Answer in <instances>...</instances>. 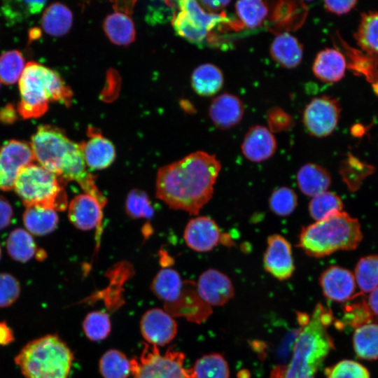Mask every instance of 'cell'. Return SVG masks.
Segmentation results:
<instances>
[{"instance_id": "37", "label": "cell", "mask_w": 378, "mask_h": 378, "mask_svg": "<svg viewBox=\"0 0 378 378\" xmlns=\"http://www.w3.org/2000/svg\"><path fill=\"white\" fill-rule=\"evenodd\" d=\"M343 202L335 193L325 191L312 197L308 210L310 216L316 221L342 211Z\"/></svg>"}, {"instance_id": "42", "label": "cell", "mask_w": 378, "mask_h": 378, "mask_svg": "<svg viewBox=\"0 0 378 378\" xmlns=\"http://www.w3.org/2000/svg\"><path fill=\"white\" fill-rule=\"evenodd\" d=\"M24 59L18 50H10L0 55V82L13 85L19 80L24 71Z\"/></svg>"}, {"instance_id": "4", "label": "cell", "mask_w": 378, "mask_h": 378, "mask_svg": "<svg viewBox=\"0 0 378 378\" xmlns=\"http://www.w3.org/2000/svg\"><path fill=\"white\" fill-rule=\"evenodd\" d=\"M20 100L16 107L24 119L46 113L50 102L69 106L73 92L55 71L34 61L28 62L18 80Z\"/></svg>"}, {"instance_id": "52", "label": "cell", "mask_w": 378, "mask_h": 378, "mask_svg": "<svg viewBox=\"0 0 378 378\" xmlns=\"http://www.w3.org/2000/svg\"><path fill=\"white\" fill-rule=\"evenodd\" d=\"M14 341L11 328L5 321H0V346H6Z\"/></svg>"}, {"instance_id": "3", "label": "cell", "mask_w": 378, "mask_h": 378, "mask_svg": "<svg viewBox=\"0 0 378 378\" xmlns=\"http://www.w3.org/2000/svg\"><path fill=\"white\" fill-rule=\"evenodd\" d=\"M303 327L293 346L287 365H277L270 378H315V374L330 351L333 340L328 328L333 321L331 310L318 303L311 316L303 318Z\"/></svg>"}, {"instance_id": "53", "label": "cell", "mask_w": 378, "mask_h": 378, "mask_svg": "<svg viewBox=\"0 0 378 378\" xmlns=\"http://www.w3.org/2000/svg\"><path fill=\"white\" fill-rule=\"evenodd\" d=\"M230 1L225 0H218V1H201L200 4H202L209 13H216L219 10H223L229 4Z\"/></svg>"}, {"instance_id": "54", "label": "cell", "mask_w": 378, "mask_h": 378, "mask_svg": "<svg viewBox=\"0 0 378 378\" xmlns=\"http://www.w3.org/2000/svg\"><path fill=\"white\" fill-rule=\"evenodd\" d=\"M368 304L371 312L378 316V286L370 292Z\"/></svg>"}, {"instance_id": "24", "label": "cell", "mask_w": 378, "mask_h": 378, "mask_svg": "<svg viewBox=\"0 0 378 378\" xmlns=\"http://www.w3.org/2000/svg\"><path fill=\"white\" fill-rule=\"evenodd\" d=\"M22 220L30 234L43 236L54 231L58 225L57 211L41 206H29L26 207Z\"/></svg>"}, {"instance_id": "22", "label": "cell", "mask_w": 378, "mask_h": 378, "mask_svg": "<svg viewBox=\"0 0 378 378\" xmlns=\"http://www.w3.org/2000/svg\"><path fill=\"white\" fill-rule=\"evenodd\" d=\"M270 53L273 59L281 66L292 69L300 64L303 48L297 38L288 32H283L274 38Z\"/></svg>"}, {"instance_id": "57", "label": "cell", "mask_w": 378, "mask_h": 378, "mask_svg": "<svg viewBox=\"0 0 378 378\" xmlns=\"http://www.w3.org/2000/svg\"><path fill=\"white\" fill-rule=\"evenodd\" d=\"M0 85H1V82H0Z\"/></svg>"}, {"instance_id": "20", "label": "cell", "mask_w": 378, "mask_h": 378, "mask_svg": "<svg viewBox=\"0 0 378 378\" xmlns=\"http://www.w3.org/2000/svg\"><path fill=\"white\" fill-rule=\"evenodd\" d=\"M90 133L89 140L81 143L83 158L88 169L94 171L108 167L115 158L113 144L96 132Z\"/></svg>"}, {"instance_id": "13", "label": "cell", "mask_w": 378, "mask_h": 378, "mask_svg": "<svg viewBox=\"0 0 378 378\" xmlns=\"http://www.w3.org/2000/svg\"><path fill=\"white\" fill-rule=\"evenodd\" d=\"M140 331L148 344L165 346L176 337L177 323L164 309L152 308L141 316Z\"/></svg>"}, {"instance_id": "7", "label": "cell", "mask_w": 378, "mask_h": 378, "mask_svg": "<svg viewBox=\"0 0 378 378\" xmlns=\"http://www.w3.org/2000/svg\"><path fill=\"white\" fill-rule=\"evenodd\" d=\"M13 189L26 207L41 206L57 211H64L68 206L64 184L41 165L31 163L22 167Z\"/></svg>"}, {"instance_id": "35", "label": "cell", "mask_w": 378, "mask_h": 378, "mask_svg": "<svg viewBox=\"0 0 378 378\" xmlns=\"http://www.w3.org/2000/svg\"><path fill=\"white\" fill-rule=\"evenodd\" d=\"M99 370L103 378H127L131 374L130 360L118 349H108L99 359Z\"/></svg>"}, {"instance_id": "19", "label": "cell", "mask_w": 378, "mask_h": 378, "mask_svg": "<svg viewBox=\"0 0 378 378\" xmlns=\"http://www.w3.org/2000/svg\"><path fill=\"white\" fill-rule=\"evenodd\" d=\"M242 102L235 95L224 93L216 97L211 104L209 116L220 129H229L241 120L244 115Z\"/></svg>"}, {"instance_id": "39", "label": "cell", "mask_w": 378, "mask_h": 378, "mask_svg": "<svg viewBox=\"0 0 378 378\" xmlns=\"http://www.w3.org/2000/svg\"><path fill=\"white\" fill-rule=\"evenodd\" d=\"M235 9L241 24L251 29L259 27L268 15L267 4L260 0L238 1Z\"/></svg>"}, {"instance_id": "56", "label": "cell", "mask_w": 378, "mask_h": 378, "mask_svg": "<svg viewBox=\"0 0 378 378\" xmlns=\"http://www.w3.org/2000/svg\"><path fill=\"white\" fill-rule=\"evenodd\" d=\"M1 246H0V259H1Z\"/></svg>"}, {"instance_id": "45", "label": "cell", "mask_w": 378, "mask_h": 378, "mask_svg": "<svg viewBox=\"0 0 378 378\" xmlns=\"http://www.w3.org/2000/svg\"><path fill=\"white\" fill-rule=\"evenodd\" d=\"M125 209L133 218H150L154 210L147 195L142 190H131L126 199Z\"/></svg>"}, {"instance_id": "1", "label": "cell", "mask_w": 378, "mask_h": 378, "mask_svg": "<svg viewBox=\"0 0 378 378\" xmlns=\"http://www.w3.org/2000/svg\"><path fill=\"white\" fill-rule=\"evenodd\" d=\"M220 169L215 155L192 153L158 169L156 195L170 208L196 215L212 197Z\"/></svg>"}, {"instance_id": "12", "label": "cell", "mask_w": 378, "mask_h": 378, "mask_svg": "<svg viewBox=\"0 0 378 378\" xmlns=\"http://www.w3.org/2000/svg\"><path fill=\"white\" fill-rule=\"evenodd\" d=\"M263 255L265 270L280 281L288 279L295 270L292 247L282 235L274 234L267 237Z\"/></svg>"}, {"instance_id": "48", "label": "cell", "mask_w": 378, "mask_h": 378, "mask_svg": "<svg viewBox=\"0 0 378 378\" xmlns=\"http://www.w3.org/2000/svg\"><path fill=\"white\" fill-rule=\"evenodd\" d=\"M344 319L356 328L365 323L373 322L372 312L368 303L360 300L356 303L345 306Z\"/></svg>"}, {"instance_id": "44", "label": "cell", "mask_w": 378, "mask_h": 378, "mask_svg": "<svg viewBox=\"0 0 378 378\" xmlns=\"http://www.w3.org/2000/svg\"><path fill=\"white\" fill-rule=\"evenodd\" d=\"M298 206V196L293 189L281 186L275 189L269 199L270 210L279 216L290 215Z\"/></svg>"}, {"instance_id": "32", "label": "cell", "mask_w": 378, "mask_h": 378, "mask_svg": "<svg viewBox=\"0 0 378 378\" xmlns=\"http://www.w3.org/2000/svg\"><path fill=\"white\" fill-rule=\"evenodd\" d=\"M354 38L364 52L378 55V11L361 14Z\"/></svg>"}, {"instance_id": "26", "label": "cell", "mask_w": 378, "mask_h": 378, "mask_svg": "<svg viewBox=\"0 0 378 378\" xmlns=\"http://www.w3.org/2000/svg\"><path fill=\"white\" fill-rule=\"evenodd\" d=\"M72 22L73 15L69 8L61 3L55 2L43 11L41 24L46 33L59 36L69 31Z\"/></svg>"}, {"instance_id": "9", "label": "cell", "mask_w": 378, "mask_h": 378, "mask_svg": "<svg viewBox=\"0 0 378 378\" xmlns=\"http://www.w3.org/2000/svg\"><path fill=\"white\" fill-rule=\"evenodd\" d=\"M341 113L337 99L330 96L314 98L306 106L302 120L308 132L316 137L330 135L336 128Z\"/></svg>"}, {"instance_id": "46", "label": "cell", "mask_w": 378, "mask_h": 378, "mask_svg": "<svg viewBox=\"0 0 378 378\" xmlns=\"http://www.w3.org/2000/svg\"><path fill=\"white\" fill-rule=\"evenodd\" d=\"M326 378H370L367 368L360 363L343 360L326 370Z\"/></svg>"}, {"instance_id": "17", "label": "cell", "mask_w": 378, "mask_h": 378, "mask_svg": "<svg viewBox=\"0 0 378 378\" xmlns=\"http://www.w3.org/2000/svg\"><path fill=\"white\" fill-rule=\"evenodd\" d=\"M100 202L87 193L76 195L68 205V217L78 229L90 230L97 227L102 219Z\"/></svg>"}, {"instance_id": "30", "label": "cell", "mask_w": 378, "mask_h": 378, "mask_svg": "<svg viewBox=\"0 0 378 378\" xmlns=\"http://www.w3.org/2000/svg\"><path fill=\"white\" fill-rule=\"evenodd\" d=\"M353 346L356 356L372 360L378 358V323L371 322L355 329Z\"/></svg>"}, {"instance_id": "29", "label": "cell", "mask_w": 378, "mask_h": 378, "mask_svg": "<svg viewBox=\"0 0 378 378\" xmlns=\"http://www.w3.org/2000/svg\"><path fill=\"white\" fill-rule=\"evenodd\" d=\"M348 57L347 66L357 75H363L372 84L378 82V55L363 52L351 48L340 38Z\"/></svg>"}, {"instance_id": "11", "label": "cell", "mask_w": 378, "mask_h": 378, "mask_svg": "<svg viewBox=\"0 0 378 378\" xmlns=\"http://www.w3.org/2000/svg\"><path fill=\"white\" fill-rule=\"evenodd\" d=\"M164 309L172 317H184L198 324L212 314L211 307L200 296L196 283L190 280L183 281L178 298L172 303L164 304Z\"/></svg>"}, {"instance_id": "6", "label": "cell", "mask_w": 378, "mask_h": 378, "mask_svg": "<svg viewBox=\"0 0 378 378\" xmlns=\"http://www.w3.org/2000/svg\"><path fill=\"white\" fill-rule=\"evenodd\" d=\"M74 360L71 349L56 334L29 342L15 357L25 378H69Z\"/></svg>"}, {"instance_id": "43", "label": "cell", "mask_w": 378, "mask_h": 378, "mask_svg": "<svg viewBox=\"0 0 378 378\" xmlns=\"http://www.w3.org/2000/svg\"><path fill=\"white\" fill-rule=\"evenodd\" d=\"M172 24L176 34L191 43L200 44L209 37V31L194 23L182 10L174 15Z\"/></svg>"}, {"instance_id": "34", "label": "cell", "mask_w": 378, "mask_h": 378, "mask_svg": "<svg viewBox=\"0 0 378 378\" xmlns=\"http://www.w3.org/2000/svg\"><path fill=\"white\" fill-rule=\"evenodd\" d=\"M44 1H6L0 7L2 17L10 25L22 22L41 11Z\"/></svg>"}, {"instance_id": "23", "label": "cell", "mask_w": 378, "mask_h": 378, "mask_svg": "<svg viewBox=\"0 0 378 378\" xmlns=\"http://www.w3.org/2000/svg\"><path fill=\"white\" fill-rule=\"evenodd\" d=\"M296 181L300 191L313 197L328 190L331 184V176L323 167L315 163H306L298 169Z\"/></svg>"}, {"instance_id": "15", "label": "cell", "mask_w": 378, "mask_h": 378, "mask_svg": "<svg viewBox=\"0 0 378 378\" xmlns=\"http://www.w3.org/2000/svg\"><path fill=\"white\" fill-rule=\"evenodd\" d=\"M183 237L186 244L197 252H208L224 241L217 223L208 216H197L186 225Z\"/></svg>"}, {"instance_id": "51", "label": "cell", "mask_w": 378, "mask_h": 378, "mask_svg": "<svg viewBox=\"0 0 378 378\" xmlns=\"http://www.w3.org/2000/svg\"><path fill=\"white\" fill-rule=\"evenodd\" d=\"M18 111L13 104H7L0 109V122L4 124L14 122L17 118Z\"/></svg>"}, {"instance_id": "33", "label": "cell", "mask_w": 378, "mask_h": 378, "mask_svg": "<svg viewBox=\"0 0 378 378\" xmlns=\"http://www.w3.org/2000/svg\"><path fill=\"white\" fill-rule=\"evenodd\" d=\"M6 246L9 255L22 262L30 260L39 251L31 234L22 228H16L9 234Z\"/></svg>"}, {"instance_id": "47", "label": "cell", "mask_w": 378, "mask_h": 378, "mask_svg": "<svg viewBox=\"0 0 378 378\" xmlns=\"http://www.w3.org/2000/svg\"><path fill=\"white\" fill-rule=\"evenodd\" d=\"M20 294V285L17 279L8 273H0V308L11 306Z\"/></svg>"}, {"instance_id": "5", "label": "cell", "mask_w": 378, "mask_h": 378, "mask_svg": "<svg viewBox=\"0 0 378 378\" xmlns=\"http://www.w3.org/2000/svg\"><path fill=\"white\" fill-rule=\"evenodd\" d=\"M362 239L359 221L342 211L303 227L298 246L307 255L318 258L338 251L354 250Z\"/></svg>"}, {"instance_id": "36", "label": "cell", "mask_w": 378, "mask_h": 378, "mask_svg": "<svg viewBox=\"0 0 378 378\" xmlns=\"http://www.w3.org/2000/svg\"><path fill=\"white\" fill-rule=\"evenodd\" d=\"M180 10L183 11L199 27L210 31L220 23L229 19L225 13H212L206 11L197 1L183 0L177 1Z\"/></svg>"}, {"instance_id": "27", "label": "cell", "mask_w": 378, "mask_h": 378, "mask_svg": "<svg viewBox=\"0 0 378 378\" xmlns=\"http://www.w3.org/2000/svg\"><path fill=\"white\" fill-rule=\"evenodd\" d=\"M183 285L179 274L172 268L160 270L151 284V290L155 295L164 302V304L176 300Z\"/></svg>"}, {"instance_id": "8", "label": "cell", "mask_w": 378, "mask_h": 378, "mask_svg": "<svg viewBox=\"0 0 378 378\" xmlns=\"http://www.w3.org/2000/svg\"><path fill=\"white\" fill-rule=\"evenodd\" d=\"M185 354L172 348L161 354L158 346L144 344L139 357L130 359L132 378H186Z\"/></svg>"}, {"instance_id": "14", "label": "cell", "mask_w": 378, "mask_h": 378, "mask_svg": "<svg viewBox=\"0 0 378 378\" xmlns=\"http://www.w3.org/2000/svg\"><path fill=\"white\" fill-rule=\"evenodd\" d=\"M319 284L324 296L331 301L345 302L358 295L354 274L338 265L324 270L320 275Z\"/></svg>"}, {"instance_id": "21", "label": "cell", "mask_w": 378, "mask_h": 378, "mask_svg": "<svg viewBox=\"0 0 378 378\" xmlns=\"http://www.w3.org/2000/svg\"><path fill=\"white\" fill-rule=\"evenodd\" d=\"M346 66V57L342 52L335 48H325L316 55L312 69L319 80L334 83L344 77Z\"/></svg>"}, {"instance_id": "16", "label": "cell", "mask_w": 378, "mask_h": 378, "mask_svg": "<svg viewBox=\"0 0 378 378\" xmlns=\"http://www.w3.org/2000/svg\"><path fill=\"white\" fill-rule=\"evenodd\" d=\"M196 286L200 296L211 307L225 304L234 293L230 279L215 269L203 272L196 283Z\"/></svg>"}, {"instance_id": "31", "label": "cell", "mask_w": 378, "mask_h": 378, "mask_svg": "<svg viewBox=\"0 0 378 378\" xmlns=\"http://www.w3.org/2000/svg\"><path fill=\"white\" fill-rule=\"evenodd\" d=\"M104 29L108 38L116 45H128L135 37L132 19L122 13L115 12L108 15L104 22Z\"/></svg>"}, {"instance_id": "50", "label": "cell", "mask_w": 378, "mask_h": 378, "mask_svg": "<svg viewBox=\"0 0 378 378\" xmlns=\"http://www.w3.org/2000/svg\"><path fill=\"white\" fill-rule=\"evenodd\" d=\"M13 214V207L8 200L0 195V230L10 225Z\"/></svg>"}, {"instance_id": "28", "label": "cell", "mask_w": 378, "mask_h": 378, "mask_svg": "<svg viewBox=\"0 0 378 378\" xmlns=\"http://www.w3.org/2000/svg\"><path fill=\"white\" fill-rule=\"evenodd\" d=\"M191 83L195 91L202 96H211L217 93L223 85V76L216 66L203 64L192 72Z\"/></svg>"}, {"instance_id": "18", "label": "cell", "mask_w": 378, "mask_h": 378, "mask_svg": "<svg viewBox=\"0 0 378 378\" xmlns=\"http://www.w3.org/2000/svg\"><path fill=\"white\" fill-rule=\"evenodd\" d=\"M276 149V141L267 127L255 125L246 132L241 144L244 157L253 162H261L270 158Z\"/></svg>"}, {"instance_id": "41", "label": "cell", "mask_w": 378, "mask_h": 378, "mask_svg": "<svg viewBox=\"0 0 378 378\" xmlns=\"http://www.w3.org/2000/svg\"><path fill=\"white\" fill-rule=\"evenodd\" d=\"M85 335L92 342L105 340L111 330V323L108 314L98 310L88 313L82 323Z\"/></svg>"}, {"instance_id": "2", "label": "cell", "mask_w": 378, "mask_h": 378, "mask_svg": "<svg viewBox=\"0 0 378 378\" xmlns=\"http://www.w3.org/2000/svg\"><path fill=\"white\" fill-rule=\"evenodd\" d=\"M29 144L39 165L55 174L63 184L76 182L85 193L105 206L106 200L86 167L81 144L70 140L61 129L43 125L37 128Z\"/></svg>"}, {"instance_id": "10", "label": "cell", "mask_w": 378, "mask_h": 378, "mask_svg": "<svg viewBox=\"0 0 378 378\" xmlns=\"http://www.w3.org/2000/svg\"><path fill=\"white\" fill-rule=\"evenodd\" d=\"M34 160L29 143L11 139L0 148V190L13 189L19 171Z\"/></svg>"}, {"instance_id": "25", "label": "cell", "mask_w": 378, "mask_h": 378, "mask_svg": "<svg viewBox=\"0 0 378 378\" xmlns=\"http://www.w3.org/2000/svg\"><path fill=\"white\" fill-rule=\"evenodd\" d=\"M186 378H229L230 369L224 357L218 353L205 354L190 368H186Z\"/></svg>"}, {"instance_id": "38", "label": "cell", "mask_w": 378, "mask_h": 378, "mask_svg": "<svg viewBox=\"0 0 378 378\" xmlns=\"http://www.w3.org/2000/svg\"><path fill=\"white\" fill-rule=\"evenodd\" d=\"M354 277L362 293H370L378 286V255L362 257L357 262Z\"/></svg>"}, {"instance_id": "40", "label": "cell", "mask_w": 378, "mask_h": 378, "mask_svg": "<svg viewBox=\"0 0 378 378\" xmlns=\"http://www.w3.org/2000/svg\"><path fill=\"white\" fill-rule=\"evenodd\" d=\"M374 167L360 161L352 155H349L341 164L340 174L348 188L354 191L363 180L374 172Z\"/></svg>"}, {"instance_id": "55", "label": "cell", "mask_w": 378, "mask_h": 378, "mask_svg": "<svg viewBox=\"0 0 378 378\" xmlns=\"http://www.w3.org/2000/svg\"><path fill=\"white\" fill-rule=\"evenodd\" d=\"M365 131V130L364 129V126L360 124H356L351 128L352 134L357 137L362 136L364 134Z\"/></svg>"}, {"instance_id": "49", "label": "cell", "mask_w": 378, "mask_h": 378, "mask_svg": "<svg viewBox=\"0 0 378 378\" xmlns=\"http://www.w3.org/2000/svg\"><path fill=\"white\" fill-rule=\"evenodd\" d=\"M357 1H325V8L332 13L343 15L349 12L356 4Z\"/></svg>"}]
</instances>
